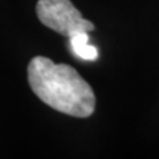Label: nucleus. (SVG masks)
<instances>
[{
  "mask_svg": "<svg viewBox=\"0 0 159 159\" xmlns=\"http://www.w3.org/2000/svg\"><path fill=\"white\" fill-rule=\"evenodd\" d=\"M28 82L33 93L54 110L77 118L94 113L92 86L68 64H54L44 56L33 57L28 65Z\"/></svg>",
  "mask_w": 159,
  "mask_h": 159,
  "instance_id": "1",
  "label": "nucleus"
},
{
  "mask_svg": "<svg viewBox=\"0 0 159 159\" xmlns=\"http://www.w3.org/2000/svg\"><path fill=\"white\" fill-rule=\"evenodd\" d=\"M39 20L62 36L94 31V24L84 19L70 0H39L36 6Z\"/></svg>",
  "mask_w": 159,
  "mask_h": 159,
  "instance_id": "2",
  "label": "nucleus"
},
{
  "mask_svg": "<svg viewBox=\"0 0 159 159\" xmlns=\"http://www.w3.org/2000/svg\"><path fill=\"white\" fill-rule=\"evenodd\" d=\"M69 45H70L72 53L81 60H97L98 51L96 47L89 44V34L88 32H78L69 36Z\"/></svg>",
  "mask_w": 159,
  "mask_h": 159,
  "instance_id": "3",
  "label": "nucleus"
}]
</instances>
